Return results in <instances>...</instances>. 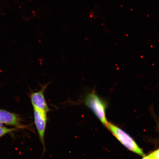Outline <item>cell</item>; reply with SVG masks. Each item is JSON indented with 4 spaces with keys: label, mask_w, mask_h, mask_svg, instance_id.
I'll list each match as a JSON object with an SVG mask.
<instances>
[{
    "label": "cell",
    "mask_w": 159,
    "mask_h": 159,
    "mask_svg": "<svg viewBox=\"0 0 159 159\" xmlns=\"http://www.w3.org/2000/svg\"><path fill=\"white\" fill-rule=\"evenodd\" d=\"M48 84L45 85L39 91L31 93L30 99L34 109L48 112L50 109L46 101L44 92Z\"/></svg>",
    "instance_id": "277c9868"
},
{
    "label": "cell",
    "mask_w": 159,
    "mask_h": 159,
    "mask_svg": "<svg viewBox=\"0 0 159 159\" xmlns=\"http://www.w3.org/2000/svg\"><path fill=\"white\" fill-rule=\"evenodd\" d=\"M16 128H8L5 127H0V138L9 133L13 132Z\"/></svg>",
    "instance_id": "8992f818"
},
{
    "label": "cell",
    "mask_w": 159,
    "mask_h": 159,
    "mask_svg": "<svg viewBox=\"0 0 159 159\" xmlns=\"http://www.w3.org/2000/svg\"><path fill=\"white\" fill-rule=\"evenodd\" d=\"M0 122L2 124L21 128V119L19 115L0 109Z\"/></svg>",
    "instance_id": "5b68a950"
},
{
    "label": "cell",
    "mask_w": 159,
    "mask_h": 159,
    "mask_svg": "<svg viewBox=\"0 0 159 159\" xmlns=\"http://www.w3.org/2000/svg\"><path fill=\"white\" fill-rule=\"evenodd\" d=\"M142 159H150V158H149V156H144V158Z\"/></svg>",
    "instance_id": "ba28073f"
},
{
    "label": "cell",
    "mask_w": 159,
    "mask_h": 159,
    "mask_svg": "<svg viewBox=\"0 0 159 159\" xmlns=\"http://www.w3.org/2000/svg\"><path fill=\"white\" fill-rule=\"evenodd\" d=\"M150 159H159V149L148 155Z\"/></svg>",
    "instance_id": "52a82bcc"
},
{
    "label": "cell",
    "mask_w": 159,
    "mask_h": 159,
    "mask_svg": "<svg viewBox=\"0 0 159 159\" xmlns=\"http://www.w3.org/2000/svg\"><path fill=\"white\" fill-rule=\"evenodd\" d=\"M3 127L2 124V123L1 122H0V127Z\"/></svg>",
    "instance_id": "9c48e42d"
},
{
    "label": "cell",
    "mask_w": 159,
    "mask_h": 159,
    "mask_svg": "<svg viewBox=\"0 0 159 159\" xmlns=\"http://www.w3.org/2000/svg\"><path fill=\"white\" fill-rule=\"evenodd\" d=\"M105 126L112 133L115 138L129 150L140 156H145L142 149L138 146L134 139L125 131L116 125L109 122L107 123Z\"/></svg>",
    "instance_id": "7a4b0ae2"
},
{
    "label": "cell",
    "mask_w": 159,
    "mask_h": 159,
    "mask_svg": "<svg viewBox=\"0 0 159 159\" xmlns=\"http://www.w3.org/2000/svg\"><path fill=\"white\" fill-rule=\"evenodd\" d=\"M34 110L35 124L44 151L45 150L44 136L47 123V113L35 109Z\"/></svg>",
    "instance_id": "3957f363"
},
{
    "label": "cell",
    "mask_w": 159,
    "mask_h": 159,
    "mask_svg": "<svg viewBox=\"0 0 159 159\" xmlns=\"http://www.w3.org/2000/svg\"><path fill=\"white\" fill-rule=\"evenodd\" d=\"M85 103L94 113L101 123L104 126H106L108 122L106 118L107 105L104 101L94 91H93L85 97Z\"/></svg>",
    "instance_id": "6da1fadb"
}]
</instances>
